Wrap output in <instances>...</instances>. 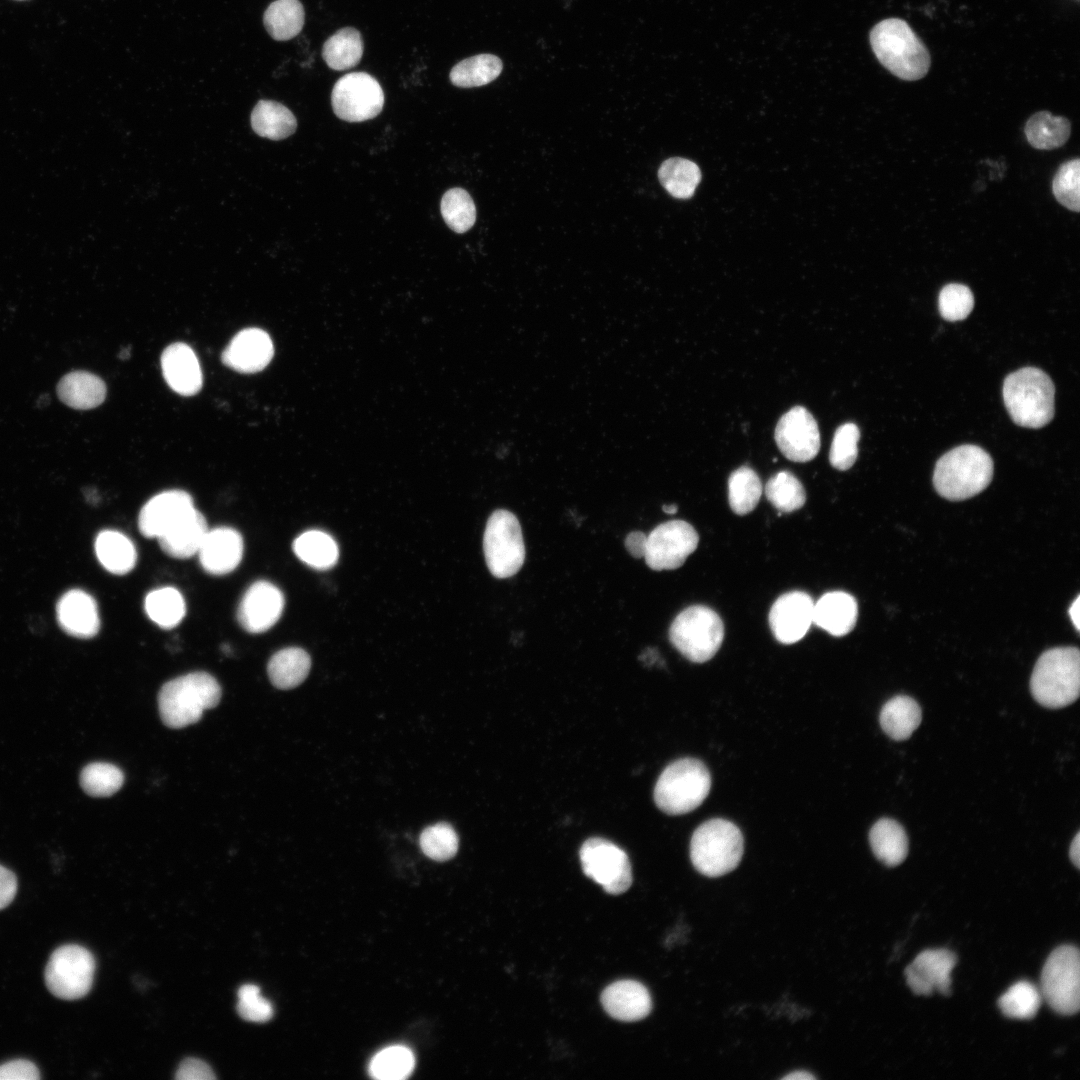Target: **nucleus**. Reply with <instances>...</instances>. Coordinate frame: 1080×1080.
<instances>
[{"label":"nucleus","mask_w":1080,"mask_h":1080,"mask_svg":"<svg viewBox=\"0 0 1080 1080\" xmlns=\"http://www.w3.org/2000/svg\"><path fill=\"white\" fill-rule=\"evenodd\" d=\"M57 618L63 630L77 638H91L99 631L96 602L91 595L79 589L70 590L60 598Z\"/></svg>","instance_id":"nucleus-24"},{"label":"nucleus","mask_w":1080,"mask_h":1080,"mask_svg":"<svg viewBox=\"0 0 1080 1080\" xmlns=\"http://www.w3.org/2000/svg\"><path fill=\"white\" fill-rule=\"evenodd\" d=\"M1069 856L1073 864L1079 868L1080 864V834L1075 835L1069 850Z\"/></svg>","instance_id":"nucleus-55"},{"label":"nucleus","mask_w":1080,"mask_h":1080,"mask_svg":"<svg viewBox=\"0 0 1080 1080\" xmlns=\"http://www.w3.org/2000/svg\"><path fill=\"white\" fill-rule=\"evenodd\" d=\"M415 1067L412 1051L401 1045L379 1051L370 1061L369 1074L379 1080H402L410 1076Z\"/></svg>","instance_id":"nucleus-41"},{"label":"nucleus","mask_w":1080,"mask_h":1080,"mask_svg":"<svg viewBox=\"0 0 1080 1080\" xmlns=\"http://www.w3.org/2000/svg\"><path fill=\"white\" fill-rule=\"evenodd\" d=\"M869 841L874 855L889 867L901 864L908 854V838L895 820L882 818L871 828Z\"/></svg>","instance_id":"nucleus-30"},{"label":"nucleus","mask_w":1080,"mask_h":1080,"mask_svg":"<svg viewBox=\"0 0 1080 1080\" xmlns=\"http://www.w3.org/2000/svg\"><path fill=\"white\" fill-rule=\"evenodd\" d=\"M678 507L675 504L663 505L662 510L667 514H674L677 512Z\"/></svg>","instance_id":"nucleus-58"},{"label":"nucleus","mask_w":1080,"mask_h":1080,"mask_svg":"<svg viewBox=\"0 0 1080 1080\" xmlns=\"http://www.w3.org/2000/svg\"><path fill=\"white\" fill-rule=\"evenodd\" d=\"M1006 409L1019 426L1041 428L1055 412V387L1051 378L1035 367L1021 368L1009 374L1003 384Z\"/></svg>","instance_id":"nucleus-4"},{"label":"nucleus","mask_w":1080,"mask_h":1080,"mask_svg":"<svg viewBox=\"0 0 1080 1080\" xmlns=\"http://www.w3.org/2000/svg\"><path fill=\"white\" fill-rule=\"evenodd\" d=\"M251 126L256 134L271 140H282L297 128L293 113L274 100H260L251 113Z\"/></svg>","instance_id":"nucleus-31"},{"label":"nucleus","mask_w":1080,"mask_h":1080,"mask_svg":"<svg viewBox=\"0 0 1080 1080\" xmlns=\"http://www.w3.org/2000/svg\"><path fill=\"white\" fill-rule=\"evenodd\" d=\"M123 782V772L110 763H90L80 773L81 788L92 797L111 796L122 787Z\"/></svg>","instance_id":"nucleus-45"},{"label":"nucleus","mask_w":1080,"mask_h":1080,"mask_svg":"<svg viewBox=\"0 0 1080 1080\" xmlns=\"http://www.w3.org/2000/svg\"><path fill=\"white\" fill-rule=\"evenodd\" d=\"M857 615L855 598L843 591H833L814 603L813 623L829 634L841 637L852 631Z\"/></svg>","instance_id":"nucleus-25"},{"label":"nucleus","mask_w":1080,"mask_h":1080,"mask_svg":"<svg viewBox=\"0 0 1080 1080\" xmlns=\"http://www.w3.org/2000/svg\"><path fill=\"white\" fill-rule=\"evenodd\" d=\"M1079 610H1080V597L1077 596L1076 599L1074 600V602L1071 604L1068 612H1069V616H1070L1074 626L1076 627V629L1078 631L1080 629V627H1079V624H1080Z\"/></svg>","instance_id":"nucleus-56"},{"label":"nucleus","mask_w":1080,"mask_h":1080,"mask_svg":"<svg viewBox=\"0 0 1080 1080\" xmlns=\"http://www.w3.org/2000/svg\"><path fill=\"white\" fill-rule=\"evenodd\" d=\"M17 892V878L15 874L0 865V910L7 907L14 899Z\"/></svg>","instance_id":"nucleus-53"},{"label":"nucleus","mask_w":1080,"mask_h":1080,"mask_svg":"<svg viewBox=\"0 0 1080 1080\" xmlns=\"http://www.w3.org/2000/svg\"><path fill=\"white\" fill-rule=\"evenodd\" d=\"M956 961V955L947 949L925 950L905 969L907 984L917 995L928 996L934 990L949 995Z\"/></svg>","instance_id":"nucleus-18"},{"label":"nucleus","mask_w":1080,"mask_h":1080,"mask_svg":"<svg viewBox=\"0 0 1080 1080\" xmlns=\"http://www.w3.org/2000/svg\"><path fill=\"white\" fill-rule=\"evenodd\" d=\"M363 50L361 33L353 27H345L336 31L324 42L322 57L329 68L344 71L360 62Z\"/></svg>","instance_id":"nucleus-33"},{"label":"nucleus","mask_w":1080,"mask_h":1080,"mask_svg":"<svg viewBox=\"0 0 1080 1080\" xmlns=\"http://www.w3.org/2000/svg\"><path fill=\"white\" fill-rule=\"evenodd\" d=\"M1080 653L1076 647H1058L1038 658L1030 679L1033 698L1042 706L1058 709L1079 696Z\"/></svg>","instance_id":"nucleus-5"},{"label":"nucleus","mask_w":1080,"mask_h":1080,"mask_svg":"<svg viewBox=\"0 0 1080 1080\" xmlns=\"http://www.w3.org/2000/svg\"><path fill=\"white\" fill-rule=\"evenodd\" d=\"M814 602L805 592L792 591L781 595L769 612V625L774 637L783 644L801 640L813 623Z\"/></svg>","instance_id":"nucleus-17"},{"label":"nucleus","mask_w":1080,"mask_h":1080,"mask_svg":"<svg viewBox=\"0 0 1080 1080\" xmlns=\"http://www.w3.org/2000/svg\"><path fill=\"white\" fill-rule=\"evenodd\" d=\"M221 687L206 672H193L166 682L158 695L159 714L170 728H183L198 722L204 710L214 708L221 699Z\"/></svg>","instance_id":"nucleus-3"},{"label":"nucleus","mask_w":1080,"mask_h":1080,"mask_svg":"<svg viewBox=\"0 0 1080 1080\" xmlns=\"http://www.w3.org/2000/svg\"><path fill=\"white\" fill-rule=\"evenodd\" d=\"M921 708L918 703L906 695H897L888 700L880 711V725L893 740H906L921 723Z\"/></svg>","instance_id":"nucleus-29"},{"label":"nucleus","mask_w":1080,"mask_h":1080,"mask_svg":"<svg viewBox=\"0 0 1080 1080\" xmlns=\"http://www.w3.org/2000/svg\"><path fill=\"white\" fill-rule=\"evenodd\" d=\"M129 355H130V351H129V349H128V348H126V349H124V350H122V351L120 352V354H119V357H120L121 359H127V358L129 357Z\"/></svg>","instance_id":"nucleus-59"},{"label":"nucleus","mask_w":1080,"mask_h":1080,"mask_svg":"<svg viewBox=\"0 0 1080 1080\" xmlns=\"http://www.w3.org/2000/svg\"><path fill=\"white\" fill-rule=\"evenodd\" d=\"M775 441L789 460L810 461L820 449L817 422L806 408L793 407L779 419L775 428Z\"/></svg>","instance_id":"nucleus-15"},{"label":"nucleus","mask_w":1080,"mask_h":1080,"mask_svg":"<svg viewBox=\"0 0 1080 1080\" xmlns=\"http://www.w3.org/2000/svg\"><path fill=\"white\" fill-rule=\"evenodd\" d=\"M604 1010L613 1018L639 1021L651 1011L652 1000L647 988L635 980H619L607 986L601 994Z\"/></svg>","instance_id":"nucleus-22"},{"label":"nucleus","mask_w":1080,"mask_h":1080,"mask_svg":"<svg viewBox=\"0 0 1080 1080\" xmlns=\"http://www.w3.org/2000/svg\"><path fill=\"white\" fill-rule=\"evenodd\" d=\"M870 43L879 62L896 77L915 81L930 68V54L906 21L888 18L870 32Z\"/></svg>","instance_id":"nucleus-1"},{"label":"nucleus","mask_w":1080,"mask_h":1080,"mask_svg":"<svg viewBox=\"0 0 1080 1080\" xmlns=\"http://www.w3.org/2000/svg\"><path fill=\"white\" fill-rule=\"evenodd\" d=\"M94 973L95 959L89 950L76 944L63 945L49 958L45 983L54 996L76 1000L90 991Z\"/></svg>","instance_id":"nucleus-11"},{"label":"nucleus","mask_w":1080,"mask_h":1080,"mask_svg":"<svg viewBox=\"0 0 1080 1080\" xmlns=\"http://www.w3.org/2000/svg\"><path fill=\"white\" fill-rule=\"evenodd\" d=\"M658 178L671 196L688 199L694 194L701 180V172L691 160L674 157L661 164Z\"/></svg>","instance_id":"nucleus-38"},{"label":"nucleus","mask_w":1080,"mask_h":1080,"mask_svg":"<svg viewBox=\"0 0 1080 1080\" xmlns=\"http://www.w3.org/2000/svg\"><path fill=\"white\" fill-rule=\"evenodd\" d=\"M1071 133L1069 120L1062 116H1053L1048 111L1033 114L1025 125V135L1029 144L1041 150H1051L1066 143Z\"/></svg>","instance_id":"nucleus-35"},{"label":"nucleus","mask_w":1080,"mask_h":1080,"mask_svg":"<svg viewBox=\"0 0 1080 1080\" xmlns=\"http://www.w3.org/2000/svg\"><path fill=\"white\" fill-rule=\"evenodd\" d=\"M207 532L205 517L195 509L158 540L167 555L185 559L198 553Z\"/></svg>","instance_id":"nucleus-27"},{"label":"nucleus","mask_w":1080,"mask_h":1080,"mask_svg":"<svg viewBox=\"0 0 1080 1080\" xmlns=\"http://www.w3.org/2000/svg\"><path fill=\"white\" fill-rule=\"evenodd\" d=\"M973 307V293L963 284H947L939 293V312L948 321H959L967 318Z\"/></svg>","instance_id":"nucleus-49"},{"label":"nucleus","mask_w":1080,"mask_h":1080,"mask_svg":"<svg viewBox=\"0 0 1080 1080\" xmlns=\"http://www.w3.org/2000/svg\"><path fill=\"white\" fill-rule=\"evenodd\" d=\"M193 510V499L187 492H161L147 501L140 510L139 530L147 538L158 539Z\"/></svg>","instance_id":"nucleus-19"},{"label":"nucleus","mask_w":1080,"mask_h":1080,"mask_svg":"<svg viewBox=\"0 0 1080 1080\" xmlns=\"http://www.w3.org/2000/svg\"><path fill=\"white\" fill-rule=\"evenodd\" d=\"M699 536L683 520H671L655 527L647 535L645 562L655 571L681 567L698 546Z\"/></svg>","instance_id":"nucleus-14"},{"label":"nucleus","mask_w":1080,"mask_h":1080,"mask_svg":"<svg viewBox=\"0 0 1080 1080\" xmlns=\"http://www.w3.org/2000/svg\"><path fill=\"white\" fill-rule=\"evenodd\" d=\"M724 625L711 608L693 605L680 612L669 628L671 644L688 660L703 663L719 650Z\"/></svg>","instance_id":"nucleus-8"},{"label":"nucleus","mask_w":1080,"mask_h":1080,"mask_svg":"<svg viewBox=\"0 0 1080 1080\" xmlns=\"http://www.w3.org/2000/svg\"><path fill=\"white\" fill-rule=\"evenodd\" d=\"M274 347L270 336L259 328L238 332L222 353L227 367L244 374L263 370L272 360Z\"/></svg>","instance_id":"nucleus-20"},{"label":"nucleus","mask_w":1080,"mask_h":1080,"mask_svg":"<svg viewBox=\"0 0 1080 1080\" xmlns=\"http://www.w3.org/2000/svg\"><path fill=\"white\" fill-rule=\"evenodd\" d=\"M17 1H23V0H17Z\"/></svg>","instance_id":"nucleus-60"},{"label":"nucleus","mask_w":1080,"mask_h":1080,"mask_svg":"<svg viewBox=\"0 0 1080 1080\" xmlns=\"http://www.w3.org/2000/svg\"><path fill=\"white\" fill-rule=\"evenodd\" d=\"M305 22V11L299 0H275L266 9L263 23L269 35L276 41L296 37Z\"/></svg>","instance_id":"nucleus-34"},{"label":"nucleus","mask_w":1080,"mask_h":1080,"mask_svg":"<svg viewBox=\"0 0 1080 1080\" xmlns=\"http://www.w3.org/2000/svg\"><path fill=\"white\" fill-rule=\"evenodd\" d=\"M710 787L707 767L700 760L682 758L669 764L660 774L654 788V801L666 814L682 815L700 806Z\"/></svg>","instance_id":"nucleus-6"},{"label":"nucleus","mask_w":1080,"mask_h":1080,"mask_svg":"<svg viewBox=\"0 0 1080 1080\" xmlns=\"http://www.w3.org/2000/svg\"><path fill=\"white\" fill-rule=\"evenodd\" d=\"M423 853L436 861L451 859L458 850V836L452 826L438 823L423 830L420 836Z\"/></svg>","instance_id":"nucleus-46"},{"label":"nucleus","mask_w":1080,"mask_h":1080,"mask_svg":"<svg viewBox=\"0 0 1080 1080\" xmlns=\"http://www.w3.org/2000/svg\"><path fill=\"white\" fill-rule=\"evenodd\" d=\"M40 1078L34 1063L16 1059L0 1065V1080H36Z\"/></svg>","instance_id":"nucleus-51"},{"label":"nucleus","mask_w":1080,"mask_h":1080,"mask_svg":"<svg viewBox=\"0 0 1080 1080\" xmlns=\"http://www.w3.org/2000/svg\"><path fill=\"white\" fill-rule=\"evenodd\" d=\"M95 552L99 562L110 573L124 575L136 565L137 552L133 542L115 530H104L97 535Z\"/></svg>","instance_id":"nucleus-28"},{"label":"nucleus","mask_w":1080,"mask_h":1080,"mask_svg":"<svg viewBox=\"0 0 1080 1080\" xmlns=\"http://www.w3.org/2000/svg\"><path fill=\"white\" fill-rule=\"evenodd\" d=\"M237 1011L243 1019L251 1022H266L273 1015L271 1003L261 996L259 987L254 984L240 987Z\"/></svg>","instance_id":"nucleus-50"},{"label":"nucleus","mask_w":1080,"mask_h":1080,"mask_svg":"<svg viewBox=\"0 0 1080 1080\" xmlns=\"http://www.w3.org/2000/svg\"><path fill=\"white\" fill-rule=\"evenodd\" d=\"M200 564L211 575H225L232 572L241 562L243 539L241 534L230 527H218L208 530L198 551Z\"/></svg>","instance_id":"nucleus-21"},{"label":"nucleus","mask_w":1080,"mask_h":1080,"mask_svg":"<svg viewBox=\"0 0 1080 1080\" xmlns=\"http://www.w3.org/2000/svg\"><path fill=\"white\" fill-rule=\"evenodd\" d=\"M440 211L447 226L456 233L468 231L476 220L475 204L462 188H452L444 193Z\"/></svg>","instance_id":"nucleus-43"},{"label":"nucleus","mask_w":1080,"mask_h":1080,"mask_svg":"<svg viewBox=\"0 0 1080 1080\" xmlns=\"http://www.w3.org/2000/svg\"><path fill=\"white\" fill-rule=\"evenodd\" d=\"M1042 996L1038 988L1028 981L1013 984L998 1001L1004 1015L1015 1019L1033 1018L1041 1005Z\"/></svg>","instance_id":"nucleus-44"},{"label":"nucleus","mask_w":1080,"mask_h":1080,"mask_svg":"<svg viewBox=\"0 0 1080 1080\" xmlns=\"http://www.w3.org/2000/svg\"><path fill=\"white\" fill-rule=\"evenodd\" d=\"M762 494V484L756 472L748 466L733 471L728 480V500L732 511L745 515L754 510Z\"/></svg>","instance_id":"nucleus-40"},{"label":"nucleus","mask_w":1080,"mask_h":1080,"mask_svg":"<svg viewBox=\"0 0 1080 1080\" xmlns=\"http://www.w3.org/2000/svg\"><path fill=\"white\" fill-rule=\"evenodd\" d=\"M859 438L860 431L854 423H845L837 428L829 453L834 468L845 471L852 467L857 459Z\"/></svg>","instance_id":"nucleus-48"},{"label":"nucleus","mask_w":1080,"mask_h":1080,"mask_svg":"<svg viewBox=\"0 0 1080 1080\" xmlns=\"http://www.w3.org/2000/svg\"><path fill=\"white\" fill-rule=\"evenodd\" d=\"M176 1078L181 1080H210L215 1075L212 1069L202 1060L187 1058L179 1066Z\"/></svg>","instance_id":"nucleus-52"},{"label":"nucleus","mask_w":1080,"mask_h":1080,"mask_svg":"<svg viewBox=\"0 0 1080 1080\" xmlns=\"http://www.w3.org/2000/svg\"><path fill=\"white\" fill-rule=\"evenodd\" d=\"M743 855L739 828L724 819L702 823L693 833L690 858L695 869L707 877H719L734 870Z\"/></svg>","instance_id":"nucleus-7"},{"label":"nucleus","mask_w":1080,"mask_h":1080,"mask_svg":"<svg viewBox=\"0 0 1080 1080\" xmlns=\"http://www.w3.org/2000/svg\"><path fill=\"white\" fill-rule=\"evenodd\" d=\"M149 618L164 629L177 626L184 618L186 606L181 593L173 587L151 591L145 598Z\"/></svg>","instance_id":"nucleus-39"},{"label":"nucleus","mask_w":1080,"mask_h":1080,"mask_svg":"<svg viewBox=\"0 0 1080 1080\" xmlns=\"http://www.w3.org/2000/svg\"><path fill=\"white\" fill-rule=\"evenodd\" d=\"M163 376L176 393L192 396L202 387V371L197 356L185 343H173L161 355Z\"/></svg>","instance_id":"nucleus-23"},{"label":"nucleus","mask_w":1080,"mask_h":1080,"mask_svg":"<svg viewBox=\"0 0 1080 1080\" xmlns=\"http://www.w3.org/2000/svg\"><path fill=\"white\" fill-rule=\"evenodd\" d=\"M647 535L641 531H633L626 536L624 541L626 550L634 558H642L645 554Z\"/></svg>","instance_id":"nucleus-54"},{"label":"nucleus","mask_w":1080,"mask_h":1080,"mask_svg":"<svg viewBox=\"0 0 1080 1080\" xmlns=\"http://www.w3.org/2000/svg\"><path fill=\"white\" fill-rule=\"evenodd\" d=\"M769 502L780 512L790 513L800 509L806 501L803 485L792 473L780 471L765 486Z\"/></svg>","instance_id":"nucleus-42"},{"label":"nucleus","mask_w":1080,"mask_h":1080,"mask_svg":"<svg viewBox=\"0 0 1080 1080\" xmlns=\"http://www.w3.org/2000/svg\"><path fill=\"white\" fill-rule=\"evenodd\" d=\"M992 477L990 455L979 446L967 444L948 451L937 461L933 484L941 497L962 501L982 492Z\"/></svg>","instance_id":"nucleus-2"},{"label":"nucleus","mask_w":1080,"mask_h":1080,"mask_svg":"<svg viewBox=\"0 0 1080 1080\" xmlns=\"http://www.w3.org/2000/svg\"><path fill=\"white\" fill-rule=\"evenodd\" d=\"M583 872L601 885L605 892L619 895L632 884L631 864L627 854L603 838H590L580 848Z\"/></svg>","instance_id":"nucleus-12"},{"label":"nucleus","mask_w":1080,"mask_h":1080,"mask_svg":"<svg viewBox=\"0 0 1080 1080\" xmlns=\"http://www.w3.org/2000/svg\"><path fill=\"white\" fill-rule=\"evenodd\" d=\"M483 551L486 565L496 578L515 575L525 560V545L520 523L510 511L499 509L488 518Z\"/></svg>","instance_id":"nucleus-9"},{"label":"nucleus","mask_w":1080,"mask_h":1080,"mask_svg":"<svg viewBox=\"0 0 1080 1080\" xmlns=\"http://www.w3.org/2000/svg\"><path fill=\"white\" fill-rule=\"evenodd\" d=\"M384 92L379 82L366 72H351L339 78L331 93L335 115L347 122L375 118L384 106Z\"/></svg>","instance_id":"nucleus-13"},{"label":"nucleus","mask_w":1080,"mask_h":1080,"mask_svg":"<svg viewBox=\"0 0 1080 1080\" xmlns=\"http://www.w3.org/2000/svg\"><path fill=\"white\" fill-rule=\"evenodd\" d=\"M311 668L309 654L298 647L284 648L269 660L267 672L271 683L279 689H292L301 684Z\"/></svg>","instance_id":"nucleus-32"},{"label":"nucleus","mask_w":1080,"mask_h":1080,"mask_svg":"<svg viewBox=\"0 0 1080 1080\" xmlns=\"http://www.w3.org/2000/svg\"><path fill=\"white\" fill-rule=\"evenodd\" d=\"M1080 161L1073 159L1065 162L1056 172L1052 189L1057 201L1067 209L1079 212Z\"/></svg>","instance_id":"nucleus-47"},{"label":"nucleus","mask_w":1080,"mask_h":1080,"mask_svg":"<svg viewBox=\"0 0 1080 1080\" xmlns=\"http://www.w3.org/2000/svg\"><path fill=\"white\" fill-rule=\"evenodd\" d=\"M284 596L271 582H254L244 593L237 610L241 627L250 633L269 630L281 617Z\"/></svg>","instance_id":"nucleus-16"},{"label":"nucleus","mask_w":1080,"mask_h":1080,"mask_svg":"<svg viewBox=\"0 0 1080 1080\" xmlns=\"http://www.w3.org/2000/svg\"><path fill=\"white\" fill-rule=\"evenodd\" d=\"M1041 996L1059 1014L1073 1015L1080 1006L1079 950L1063 945L1047 958L1041 973Z\"/></svg>","instance_id":"nucleus-10"},{"label":"nucleus","mask_w":1080,"mask_h":1080,"mask_svg":"<svg viewBox=\"0 0 1080 1080\" xmlns=\"http://www.w3.org/2000/svg\"><path fill=\"white\" fill-rule=\"evenodd\" d=\"M59 399L67 406L88 410L101 405L106 397V385L97 375L76 370L64 375L56 387Z\"/></svg>","instance_id":"nucleus-26"},{"label":"nucleus","mask_w":1080,"mask_h":1080,"mask_svg":"<svg viewBox=\"0 0 1080 1080\" xmlns=\"http://www.w3.org/2000/svg\"><path fill=\"white\" fill-rule=\"evenodd\" d=\"M295 555L308 566L325 570L333 567L339 557L335 540L327 533L309 530L300 534L292 544Z\"/></svg>","instance_id":"nucleus-36"},{"label":"nucleus","mask_w":1080,"mask_h":1080,"mask_svg":"<svg viewBox=\"0 0 1080 1080\" xmlns=\"http://www.w3.org/2000/svg\"><path fill=\"white\" fill-rule=\"evenodd\" d=\"M814 1078L815 1077L812 1074H810L809 1072H806V1071H796V1072L790 1073V1074L783 1077V1079H785V1080H799V1079L800 1080H802V1079L810 1080V1079H814Z\"/></svg>","instance_id":"nucleus-57"},{"label":"nucleus","mask_w":1080,"mask_h":1080,"mask_svg":"<svg viewBox=\"0 0 1080 1080\" xmlns=\"http://www.w3.org/2000/svg\"><path fill=\"white\" fill-rule=\"evenodd\" d=\"M502 69V61L496 55L478 54L454 65L450 71L449 79L457 87H479L495 80Z\"/></svg>","instance_id":"nucleus-37"}]
</instances>
